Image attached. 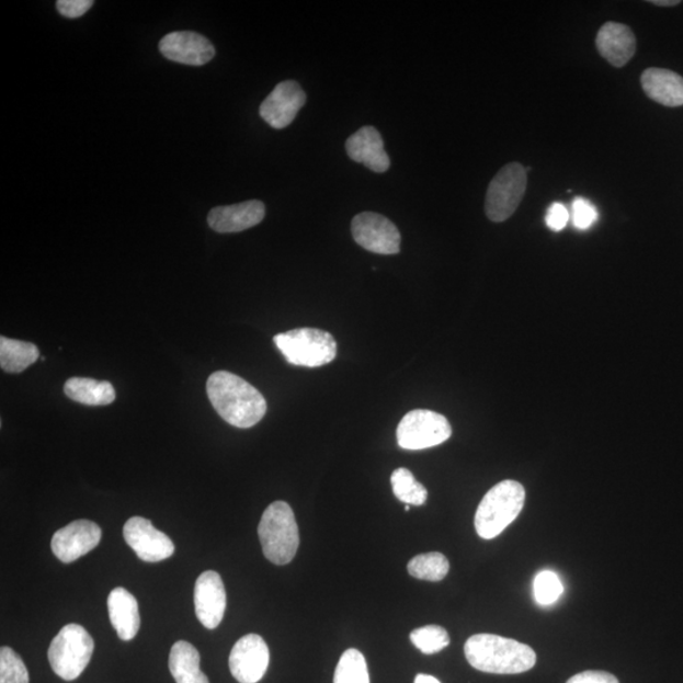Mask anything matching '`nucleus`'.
I'll return each instance as SVG.
<instances>
[{
	"instance_id": "f257e3e1",
	"label": "nucleus",
	"mask_w": 683,
	"mask_h": 683,
	"mask_svg": "<svg viewBox=\"0 0 683 683\" xmlns=\"http://www.w3.org/2000/svg\"><path fill=\"white\" fill-rule=\"evenodd\" d=\"M207 394L217 413L230 425L242 430L257 425L267 411L263 395L242 377L228 372L209 376Z\"/></svg>"
},
{
	"instance_id": "f03ea898",
	"label": "nucleus",
	"mask_w": 683,
	"mask_h": 683,
	"mask_svg": "<svg viewBox=\"0 0 683 683\" xmlns=\"http://www.w3.org/2000/svg\"><path fill=\"white\" fill-rule=\"evenodd\" d=\"M465 656L475 670L496 674L524 673L537 663V654L530 646L496 635L468 638Z\"/></svg>"
},
{
	"instance_id": "7ed1b4c3",
	"label": "nucleus",
	"mask_w": 683,
	"mask_h": 683,
	"mask_svg": "<svg viewBox=\"0 0 683 683\" xmlns=\"http://www.w3.org/2000/svg\"><path fill=\"white\" fill-rule=\"evenodd\" d=\"M525 489L514 480L501 481L483 497L475 515V528L483 539L497 538L522 513Z\"/></svg>"
},
{
	"instance_id": "20e7f679",
	"label": "nucleus",
	"mask_w": 683,
	"mask_h": 683,
	"mask_svg": "<svg viewBox=\"0 0 683 683\" xmlns=\"http://www.w3.org/2000/svg\"><path fill=\"white\" fill-rule=\"evenodd\" d=\"M263 555L277 566L291 564L299 548V528L293 509L285 501L267 506L259 524Z\"/></svg>"
},
{
	"instance_id": "39448f33",
	"label": "nucleus",
	"mask_w": 683,
	"mask_h": 683,
	"mask_svg": "<svg viewBox=\"0 0 683 683\" xmlns=\"http://www.w3.org/2000/svg\"><path fill=\"white\" fill-rule=\"evenodd\" d=\"M274 342L289 364L303 367H320L337 356V342L331 333L316 328H298L280 333Z\"/></svg>"
},
{
	"instance_id": "423d86ee",
	"label": "nucleus",
	"mask_w": 683,
	"mask_h": 683,
	"mask_svg": "<svg viewBox=\"0 0 683 683\" xmlns=\"http://www.w3.org/2000/svg\"><path fill=\"white\" fill-rule=\"evenodd\" d=\"M94 652V640L79 624H69L59 631L48 648V662L57 676L77 680L87 669Z\"/></svg>"
},
{
	"instance_id": "0eeeda50",
	"label": "nucleus",
	"mask_w": 683,
	"mask_h": 683,
	"mask_svg": "<svg viewBox=\"0 0 683 683\" xmlns=\"http://www.w3.org/2000/svg\"><path fill=\"white\" fill-rule=\"evenodd\" d=\"M526 170L523 164H505L491 180L485 201V212L491 221L501 224L516 212L526 191Z\"/></svg>"
},
{
	"instance_id": "6e6552de",
	"label": "nucleus",
	"mask_w": 683,
	"mask_h": 683,
	"mask_svg": "<svg viewBox=\"0 0 683 683\" xmlns=\"http://www.w3.org/2000/svg\"><path fill=\"white\" fill-rule=\"evenodd\" d=\"M452 426L448 419L432 410H411L401 419L397 437L401 448L419 451L440 446L448 441Z\"/></svg>"
},
{
	"instance_id": "1a4fd4ad",
	"label": "nucleus",
	"mask_w": 683,
	"mask_h": 683,
	"mask_svg": "<svg viewBox=\"0 0 683 683\" xmlns=\"http://www.w3.org/2000/svg\"><path fill=\"white\" fill-rule=\"evenodd\" d=\"M352 236L362 249L378 254L400 252L401 236L397 226L382 214H357L351 225Z\"/></svg>"
},
{
	"instance_id": "9d476101",
	"label": "nucleus",
	"mask_w": 683,
	"mask_h": 683,
	"mask_svg": "<svg viewBox=\"0 0 683 683\" xmlns=\"http://www.w3.org/2000/svg\"><path fill=\"white\" fill-rule=\"evenodd\" d=\"M270 663L266 641L258 635H247L237 641L229 656V670L240 683H258L265 676Z\"/></svg>"
},
{
	"instance_id": "9b49d317",
	"label": "nucleus",
	"mask_w": 683,
	"mask_h": 683,
	"mask_svg": "<svg viewBox=\"0 0 683 683\" xmlns=\"http://www.w3.org/2000/svg\"><path fill=\"white\" fill-rule=\"evenodd\" d=\"M123 536L145 562H160L175 553L174 543L167 534L156 530L150 521L141 516L130 517L123 528Z\"/></svg>"
},
{
	"instance_id": "f8f14e48",
	"label": "nucleus",
	"mask_w": 683,
	"mask_h": 683,
	"mask_svg": "<svg viewBox=\"0 0 683 683\" xmlns=\"http://www.w3.org/2000/svg\"><path fill=\"white\" fill-rule=\"evenodd\" d=\"M307 102V94L299 82H280L260 106V115L270 127L283 129L291 126L296 114Z\"/></svg>"
},
{
	"instance_id": "ddd939ff",
	"label": "nucleus",
	"mask_w": 683,
	"mask_h": 683,
	"mask_svg": "<svg viewBox=\"0 0 683 683\" xmlns=\"http://www.w3.org/2000/svg\"><path fill=\"white\" fill-rule=\"evenodd\" d=\"M102 539L101 526L81 520L72 522L54 534V555L64 564H71L93 550Z\"/></svg>"
},
{
	"instance_id": "4468645a",
	"label": "nucleus",
	"mask_w": 683,
	"mask_h": 683,
	"mask_svg": "<svg viewBox=\"0 0 683 683\" xmlns=\"http://www.w3.org/2000/svg\"><path fill=\"white\" fill-rule=\"evenodd\" d=\"M195 614L205 628L216 629L224 621L227 607L225 583L219 573L205 571L195 583Z\"/></svg>"
},
{
	"instance_id": "2eb2a0df",
	"label": "nucleus",
	"mask_w": 683,
	"mask_h": 683,
	"mask_svg": "<svg viewBox=\"0 0 683 683\" xmlns=\"http://www.w3.org/2000/svg\"><path fill=\"white\" fill-rule=\"evenodd\" d=\"M160 53L168 60L189 66H203L216 56L208 38L195 32H172L160 41Z\"/></svg>"
},
{
	"instance_id": "dca6fc26",
	"label": "nucleus",
	"mask_w": 683,
	"mask_h": 683,
	"mask_svg": "<svg viewBox=\"0 0 683 683\" xmlns=\"http://www.w3.org/2000/svg\"><path fill=\"white\" fill-rule=\"evenodd\" d=\"M265 204L249 201L227 207H216L208 214V225L218 234H236L261 224L265 218Z\"/></svg>"
},
{
	"instance_id": "f3484780",
	"label": "nucleus",
	"mask_w": 683,
	"mask_h": 683,
	"mask_svg": "<svg viewBox=\"0 0 683 683\" xmlns=\"http://www.w3.org/2000/svg\"><path fill=\"white\" fill-rule=\"evenodd\" d=\"M345 150L351 160L364 163L367 169L378 174L390 168V158L385 151L383 137L375 127L358 129L345 143Z\"/></svg>"
},
{
	"instance_id": "a211bd4d",
	"label": "nucleus",
	"mask_w": 683,
	"mask_h": 683,
	"mask_svg": "<svg viewBox=\"0 0 683 683\" xmlns=\"http://www.w3.org/2000/svg\"><path fill=\"white\" fill-rule=\"evenodd\" d=\"M600 55L615 68L627 65L637 52L635 33L625 24L607 22L600 29L596 36Z\"/></svg>"
},
{
	"instance_id": "6ab92c4d",
	"label": "nucleus",
	"mask_w": 683,
	"mask_h": 683,
	"mask_svg": "<svg viewBox=\"0 0 683 683\" xmlns=\"http://www.w3.org/2000/svg\"><path fill=\"white\" fill-rule=\"evenodd\" d=\"M641 88L652 101L665 106L683 105V78L671 70L651 68L641 73Z\"/></svg>"
},
{
	"instance_id": "aec40b11",
	"label": "nucleus",
	"mask_w": 683,
	"mask_h": 683,
	"mask_svg": "<svg viewBox=\"0 0 683 683\" xmlns=\"http://www.w3.org/2000/svg\"><path fill=\"white\" fill-rule=\"evenodd\" d=\"M109 613L113 628L122 640H132L137 636L141 619L137 600L129 591L117 588L111 592Z\"/></svg>"
},
{
	"instance_id": "412c9836",
	"label": "nucleus",
	"mask_w": 683,
	"mask_h": 683,
	"mask_svg": "<svg viewBox=\"0 0 683 683\" xmlns=\"http://www.w3.org/2000/svg\"><path fill=\"white\" fill-rule=\"evenodd\" d=\"M169 669L177 683H209L207 674L201 670L200 652L185 640L172 646Z\"/></svg>"
},
{
	"instance_id": "4be33fe9",
	"label": "nucleus",
	"mask_w": 683,
	"mask_h": 683,
	"mask_svg": "<svg viewBox=\"0 0 683 683\" xmlns=\"http://www.w3.org/2000/svg\"><path fill=\"white\" fill-rule=\"evenodd\" d=\"M66 397L86 406H110L115 400V390L110 382H96L88 377H71L65 383Z\"/></svg>"
},
{
	"instance_id": "5701e85b",
	"label": "nucleus",
	"mask_w": 683,
	"mask_h": 683,
	"mask_svg": "<svg viewBox=\"0 0 683 683\" xmlns=\"http://www.w3.org/2000/svg\"><path fill=\"white\" fill-rule=\"evenodd\" d=\"M39 351L36 344L16 341L2 337L0 339V366L3 372L20 374L38 360Z\"/></svg>"
},
{
	"instance_id": "b1692460",
	"label": "nucleus",
	"mask_w": 683,
	"mask_h": 683,
	"mask_svg": "<svg viewBox=\"0 0 683 683\" xmlns=\"http://www.w3.org/2000/svg\"><path fill=\"white\" fill-rule=\"evenodd\" d=\"M391 487L394 496L407 505L421 506L428 499V491L424 485L418 482L416 477L408 468H397L391 475Z\"/></svg>"
},
{
	"instance_id": "393cba45",
	"label": "nucleus",
	"mask_w": 683,
	"mask_h": 683,
	"mask_svg": "<svg viewBox=\"0 0 683 683\" xmlns=\"http://www.w3.org/2000/svg\"><path fill=\"white\" fill-rule=\"evenodd\" d=\"M449 571V561L446 556L432 553L419 555L411 559L408 565V572L414 579L439 582L442 581Z\"/></svg>"
},
{
	"instance_id": "a878e982",
	"label": "nucleus",
	"mask_w": 683,
	"mask_h": 683,
	"mask_svg": "<svg viewBox=\"0 0 683 683\" xmlns=\"http://www.w3.org/2000/svg\"><path fill=\"white\" fill-rule=\"evenodd\" d=\"M333 683H369L367 662L357 649H348L337 664Z\"/></svg>"
},
{
	"instance_id": "bb28decb",
	"label": "nucleus",
	"mask_w": 683,
	"mask_h": 683,
	"mask_svg": "<svg viewBox=\"0 0 683 683\" xmlns=\"http://www.w3.org/2000/svg\"><path fill=\"white\" fill-rule=\"evenodd\" d=\"M410 640L419 651L426 656L443 651L451 641L447 630L439 625H426V627L411 631Z\"/></svg>"
},
{
	"instance_id": "cd10ccee",
	"label": "nucleus",
	"mask_w": 683,
	"mask_h": 683,
	"mask_svg": "<svg viewBox=\"0 0 683 683\" xmlns=\"http://www.w3.org/2000/svg\"><path fill=\"white\" fill-rule=\"evenodd\" d=\"M0 683H30L26 664L10 647L0 649Z\"/></svg>"
},
{
	"instance_id": "c85d7f7f",
	"label": "nucleus",
	"mask_w": 683,
	"mask_h": 683,
	"mask_svg": "<svg viewBox=\"0 0 683 683\" xmlns=\"http://www.w3.org/2000/svg\"><path fill=\"white\" fill-rule=\"evenodd\" d=\"M564 594V585L553 571H543L534 580V597L539 605H553Z\"/></svg>"
},
{
	"instance_id": "c756f323",
	"label": "nucleus",
	"mask_w": 683,
	"mask_h": 683,
	"mask_svg": "<svg viewBox=\"0 0 683 683\" xmlns=\"http://www.w3.org/2000/svg\"><path fill=\"white\" fill-rule=\"evenodd\" d=\"M599 214L594 205L583 197H576L572 203V220L576 228L589 229L595 225Z\"/></svg>"
},
{
	"instance_id": "7c9ffc66",
	"label": "nucleus",
	"mask_w": 683,
	"mask_h": 683,
	"mask_svg": "<svg viewBox=\"0 0 683 683\" xmlns=\"http://www.w3.org/2000/svg\"><path fill=\"white\" fill-rule=\"evenodd\" d=\"M93 5V0H59V2H56L57 11L66 19H79Z\"/></svg>"
},
{
	"instance_id": "2f4dec72",
	"label": "nucleus",
	"mask_w": 683,
	"mask_h": 683,
	"mask_svg": "<svg viewBox=\"0 0 683 683\" xmlns=\"http://www.w3.org/2000/svg\"><path fill=\"white\" fill-rule=\"evenodd\" d=\"M570 220V212L567 210L564 204L554 203L547 210L546 225L550 230L559 232L562 230Z\"/></svg>"
},
{
	"instance_id": "473e14b6",
	"label": "nucleus",
	"mask_w": 683,
	"mask_h": 683,
	"mask_svg": "<svg viewBox=\"0 0 683 683\" xmlns=\"http://www.w3.org/2000/svg\"><path fill=\"white\" fill-rule=\"evenodd\" d=\"M566 683H619L614 674L605 671H585L574 674Z\"/></svg>"
},
{
	"instance_id": "72a5a7b5",
	"label": "nucleus",
	"mask_w": 683,
	"mask_h": 683,
	"mask_svg": "<svg viewBox=\"0 0 683 683\" xmlns=\"http://www.w3.org/2000/svg\"><path fill=\"white\" fill-rule=\"evenodd\" d=\"M414 683H441L437 679L430 676V674H418Z\"/></svg>"
},
{
	"instance_id": "f704fd0d",
	"label": "nucleus",
	"mask_w": 683,
	"mask_h": 683,
	"mask_svg": "<svg viewBox=\"0 0 683 683\" xmlns=\"http://www.w3.org/2000/svg\"><path fill=\"white\" fill-rule=\"evenodd\" d=\"M649 3L660 7H673L679 5L681 2L680 0H652V2Z\"/></svg>"
},
{
	"instance_id": "c9c22d12",
	"label": "nucleus",
	"mask_w": 683,
	"mask_h": 683,
	"mask_svg": "<svg viewBox=\"0 0 683 683\" xmlns=\"http://www.w3.org/2000/svg\"><path fill=\"white\" fill-rule=\"evenodd\" d=\"M410 505H406V512H409Z\"/></svg>"
}]
</instances>
